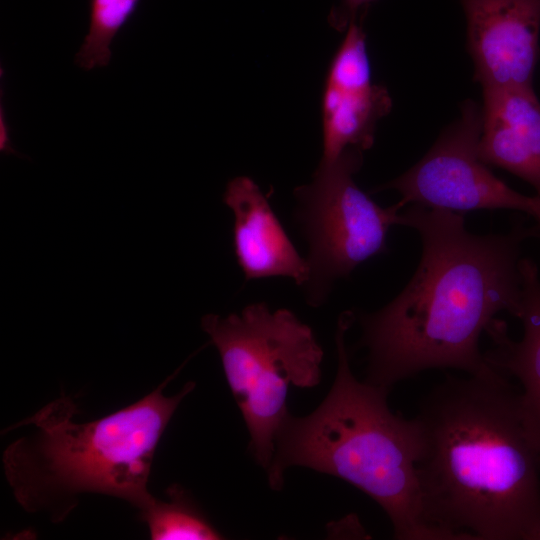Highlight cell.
<instances>
[{"label":"cell","instance_id":"14","mask_svg":"<svg viewBox=\"0 0 540 540\" xmlns=\"http://www.w3.org/2000/svg\"><path fill=\"white\" fill-rule=\"evenodd\" d=\"M140 0H89V26L75 63L86 71L106 67L111 45L119 31L135 13Z\"/></svg>","mask_w":540,"mask_h":540},{"label":"cell","instance_id":"3","mask_svg":"<svg viewBox=\"0 0 540 540\" xmlns=\"http://www.w3.org/2000/svg\"><path fill=\"white\" fill-rule=\"evenodd\" d=\"M169 376L129 406L89 422H75L77 406L62 395L34 415L10 426L32 427L3 453L5 477L19 505L29 513L64 521L82 494L119 498L139 511L155 497L148 482L154 455L177 407L195 387L186 383L163 394Z\"/></svg>","mask_w":540,"mask_h":540},{"label":"cell","instance_id":"5","mask_svg":"<svg viewBox=\"0 0 540 540\" xmlns=\"http://www.w3.org/2000/svg\"><path fill=\"white\" fill-rule=\"evenodd\" d=\"M201 326L220 355L250 434L252 454L267 470L277 434L289 416V386L319 384L322 348L312 329L293 312L271 311L261 302L246 306L240 314L205 315Z\"/></svg>","mask_w":540,"mask_h":540},{"label":"cell","instance_id":"4","mask_svg":"<svg viewBox=\"0 0 540 540\" xmlns=\"http://www.w3.org/2000/svg\"><path fill=\"white\" fill-rule=\"evenodd\" d=\"M355 317L338 319V366L324 401L305 417L288 416L275 440L267 469L272 489L283 486L284 471L302 466L355 486L386 512L399 540H444L424 521L416 462L419 431L414 419L394 414L390 389L359 381L353 374L345 334Z\"/></svg>","mask_w":540,"mask_h":540},{"label":"cell","instance_id":"12","mask_svg":"<svg viewBox=\"0 0 540 540\" xmlns=\"http://www.w3.org/2000/svg\"><path fill=\"white\" fill-rule=\"evenodd\" d=\"M522 277L519 312L523 335L509 338L506 325L497 321L488 331L494 347L484 353L486 361L520 385L523 415L540 453V278L531 259L520 261Z\"/></svg>","mask_w":540,"mask_h":540},{"label":"cell","instance_id":"15","mask_svg":"<svg viewBox=\"0 0 540 540\" xmlns=\"http://www.w3.org/2000/svg\"><path fill=\"white\" fill-rule=\"evenodd\" d=\"M375 0H342L340 6L331 13L329 21L334 28L344 30L354 20L364 19L367 8Z\"/></svg>","mask_w":540,"mask_h":540},{"label":"cell","instance_id":"13","mask_svg":"<svg viewBox=\"0 0 540 540\" xmlns=\"http://www.w3.org/2000/svg\"><path fill=\"white\" fill-rule=\"evenodd\" d=\"M167 501L157 498L140 512L153 540H217L220 532L197 508L188 493L179 485L167 490Z\"/></svg>","mask_w":540,"mask_h":540},{"label":"cell","instance_id":"16","mask_svg":"<svg viewBox=\"0 0 540 540\" xmlns=\"http://www.w3.org/2000/svg\"><path fill=\"white\" fill-rule=\"evenodd\" d=\"M540 226V224H538Z\"/></svg>","mask_w":540,"mask_h":540},{"label":"cell","instance_id":"1","mask_svg":"<svg viewBox=\"0 0 540 540\" xmlns=\"http://www.w3.org/2000/svg\"><path fill=\"white\" fill-rule=\"evenodd\" d=\"M401 214V225L420 235L421 258L399 295L358 317L368 352L365 381L390 389L429 369L491 370L481 334L501 311L517 317L521 246L540 236V226L516 223L504 234L476 235L454 211L412 204Z\"/></svg>","mask_w":540,"mask_h":540},{"label":"cell","instance_id":"8","mask_svg":"<svg viewBox=\"0 0 540 540\" xmlns=\"http://www.w3.org/2000/svg\"><path fill=\"white\" fill-rule=\"evenodd\" d=\"M473 80L482 88H533L540 0H459Z\"/></svg>","mask_w":540,"mask_h":540},{"label":"cell","instance_id":"10","mask_svg":"<svg viewBox=\"0 0 540 540\" xmlns=\"http://www.w3.org/2000/svg\"><path fill=\"white\" fill-rule=\"evenodd\" d=\"M233 211V249L247 280L289 277L304 287L309 265L291 242L258 185L247 176L230 180L223 194Z\"/></svg>","mask_w":540,"mask_h":540},{"label":"cell","instance_id":"9","mask_svg":"<svg viewBox=\"0 0 540 540\" xmlns=\"http://www.w3.org/2000/svg\"><path fill=\"white\" fill-rule=\"evenodd\" d=\"M391 107L386 87L372 82L362 20L351 21L324 83L321 161H333L346 150L371 148L376 124Z\"/></svg>","mask_w":540,"mask_h":540},{"label":"cell","instance_id":"2","mask_svg":"<svg viewBox=\"0 0 540 540\" xmlns=\"http://www.w3.org/2000/svg\"><path fill=\"white\" fill-rule=\"evenodd\" d=\"M414 419L430 528L444 540H540V453L507 375L449 376Z\"/></svg>","mask_w":540,"mask_h":540},{"label":"cell","instance_id":"7","mask_svg":"<svg viewBox=\"0 0 540 540\" xmlns=\"http://www.w3.org/2000/svg\"><path fill=\"white\" fill-rule=\"evenodd\" d=\"M481 129V107L473 100L464 101L460 116L440 133L429 151L377 190H396L404 206L417 204L454 212L512 209L531 215L540 224V199L515 191L480 159Z\"/></svg>","mask_w":540,"mask_h":540},{"label":"cell","instance_id":"6","mask_svg":"<svg viewBox=\"0 0 540 540\" xmlns=\"http://www.w3.org/2000/svg\"><path fill=\"white\" fill-rule=\"evenodd\" d=\"M362 163V151L346 150L320 161L312 181L294 190L295 219L309 248L304 288L311 305L322 304L336 280L385 252L390 227L402 224L400 201L383 208L356 185L353 176Z\"/></svg>","mask_w":540,"mask_h":540},{"label":"cell","instance_id":"11","mask_svg":"<svg viewBox=\"0 0 540 540\" xmlns=\"http://www.w3.org/2000/svg\"><path fill=\"white\" fill-rule=\"evenodd\" d=\"M480 159L529 183L540 199V100L533 88H482Z\"/></svg>","mask_w":540,"mask_h":540}]
</instances>
